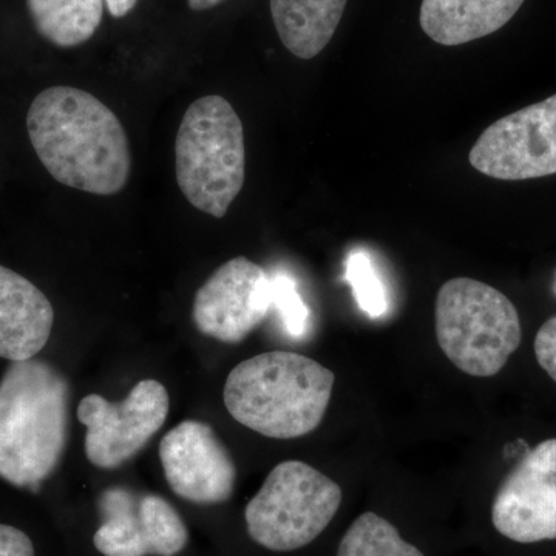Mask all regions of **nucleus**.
I'll list each match as a JSON object with an SVG mask.
<instances>
[{"instance_id":"obj_8","label":"nucleus","mask_w":556,"mask_h":556,"mask_svg":"<svg viewBox=\"0 0 556 556\" xmlns=\"http://www.w3.org/2000/svg\"><path fill=\"white\" fill-rule=\"evenodd\" d=\"M490 178L525 181L556 174V94L497 119L468 155Z\"/></svg>"},{"instance_id":"obj_5","label":"nucleus","mask_w":556,"mask_h":556,"mask_svg":"<svg viewBox=\"0 0 556 556\" xmlns=\"http://www.w3.org/2000/svg\"><path fill=\"white\" fill-rule=\"evenodd\" d=\"M434 325L442 353L475 378L497 375L521 345L517 306L496 288L473 278H452L442 285Z\"/></svg>"},{"instance_id":"obj_19","label":"nucleus","mask_w":556,"mask_h":556,"mask_svg":"<svg viewBox=\"0 0 556 556\" xmlns=\"http://www.w3.org/2000/svg\"><path fill=\"white\" fill-rule=\"evenodd\" d=\"M273 309L277 311L289 338L303 339L311 331V313L300 295L298 283L287 273L270 274Z\"/></svg>"},{"instance_id":"obj_16","label":"nucleus","mask_w":556,"mask_h":556,"mask_svg":"<svg viewBox=\"0 0 556 556\" xmlns=\"http://www.w3.org/2000/svg\"><path fill=\"white\" fill-rule=\"evenodd\" d=\"M105 0H27L36 30L61 49L93 38L100 28Z\"/></svg>"},{"instance_id":"obj_18","label":"nucleus","mask_w":556,"mask_h":556,"mask_svg":"<svg viewBox=\"0 0 556 556\" xmlns=\"http://www.w3.org/2000/svg\"><path fill=\"white\" fill-rule=\"evenodd\" d=\"M345 280L353 289L358 308L371 318L386 316L390 309L387 287L383 285L371 255L365 249H353L348 254Z\"/></svg>"},{"instance_id":"obj_23","label":"nucleus","mask_w":556,"mask_h":556,"mask_svg":"<svg viewBox=\"0 0 556 556\" xmlns=\"http://www.w3.org/2000/svg\"><path fill=\"white\" fill-rule=\"evenodd\" d=\"M188 2L190 10L204 11L214 9V7L219 5V3L225 2V0H188Z\"/></svg>"},{"instance_id":"obj_15","label":"nucleus","mask_w":556,"mask_h":556,"mask_svg":"<svg viewBox=\"0 0 556 556\" xmlns=\"http://www.w3.org/2000/svg\"><path fill=\"white\" fill-rule=\"evenodd\" d=\"M348 0H270L281 43L300 60H313L338 30Z\"/></svg>"},{"instance_id":"obj_9","label":"nucleus","mask_w":556,"mask_h":556,"mask_svg":"<svg viewBox=\"0 0 556 556\" xmlns=\"http://www.w3.org/2000/svg\"><path fill=\"white\" fill-rule=\"evenodd\" d=\"M273 311V278L247 257L219 266L197 291L192 318L206 338L240 343Z\"/></svg>"},{"instance_id":"obj_2","label":"nucleus","mask_w":556,"mask_h":556,"mask_svg":"<svg viewBox=\"0 0 556 556\" xmlns=\"http://www.w3.org/2000/svg\"><path fill=\"white\" fill-rule=\"evenodd\" d=\"M70 386L47 362H11L0 380V478L33 492L60 467L68 442Z\"/></svg>"},{"instance_id":"obj_22","label":"nucleus","mask_w":556,"mask_h":556,"mask_svg":"<svg viewBox=\"0 0 556 556\" xmlns=\"http://www.w3.org/2000/svg\"><path fill=\"white\" fill-rule=\"evenodd\" d=\"M137 3L138 0H105L109 13L116 20L127 16L137 7Z\"/></svg>"},{"instance_id":"obj_24","label":"nucleus","mask_w":556,"mask_h":556,"mask_svg":"<svg viewBox=\"0 0 556 556\" xmlns=\"http://www.w3.org/2000/svg\"><path fill=\"white\" fill-rule=\"evenodd\" d=\"M555 292H556V281H555Z\"/></svg>"},{"instance_id":"obj_6","label":"nucleus","mask_w":556,"mask_h":556,"mask_svg":"<svg viewBox=\"0 0 556 556\" xmlns=\"http://www.w3.org/2000/svg\"><path fill=\"white\" fill-rule=\"evenodd\" d=\"M342 500V489L327 475L302 460H285L249 501L244 510L249 536L268 551H298L321 535Z\"/></svg>"},{"instance_id":"obj_7","label":"nucleus","mask_w":556,"mask_h":556,"mask_svg":"<svg viewBox=\"0 0 556 556\" xmlns=\"http://www.w3.org/2000/svg\"><path fill=\"white\" fill-rule=\"evenodd\" d=\"M170 399L159 380L146 379L123 402L89 394L79 402L78 420L87 428V459L102 470H115L138 455L169 416Z\"/></svg>"},{"instance_id":"obj_20","label":"nucleus","mask_w":556,"mask_h":556,"mask_svg":"<svg viewBox=\"0 0 556 556\" xmlns=\"http://www.w3.org/2000/svg\"><path fill=\"white\" fill-rule=\"evenodd\" d=\"M535 356L540 367L556 383V316L544 321L535 339Z\"/></svg>"},{"instance_id":"obj_17","label":"nucleus","mask_w":556,"mask_h":556,"mask_svg":"<svg viewBox=\"0 0 556 556\" xmlns=\"http://www.w3.org/2000/svg\"><path fill=\"white\" fill-rule=\"evenodd\" d=\"M338 556H426L386 518L365 511L346 530Z\"/></svg>"},{"instance_id":"obj_11","label":"nucleus","mask_w":556,"mask_h":556,"mask_svg":"<svg viewBox=\"0 0 556 556\" xmlns=\"http://www.w3.org/2000/svg\"><path fill=\"white\" fill-rule=\"evenodd\" d=\"M492 522L515 543L556 540V439L541 442L497 489Z\"/></svg>"},{"instance_id":"obj_13","label":"nucleus","mask_w":556,"mask_h":556,"mask_svg":"<svg viewBox=\"0 0 556 556\" xmlns=\"http://www.w3.org/2000/svg\"><path fill=\"white\" fill-rule=\"evenodd\" d=\"M54 324L50 300L36 285L0 265V357L30 361L49 343Z\"/></svg>"},{"instance_id":"obj_12","label":"nucleus","mask_w":556,"mask_h":556,"mask_svg":"<svg viewBox=\"0 0 556 556\" xmlns=\"http://www.w3.org/2000/svg\"><path fill=\"white\" fill-rule=\"evenodd\" d=\"M164 477L175 495L195 504H222L236 489L237 468L207 424L185 420L160 442Z\"/></svg>"},{"instance_id":"obj_21","label":"nucleus","mask_w":556,"mask_h":556,"mask_svg":"<svg viewBox=\"0 0 556 556\" xmlns=\"http://www.w3.org/2000/svg\"><path fill=\"white\" fill-rule=\"evenodd\" d=\"M0 556H35V547L27 533L0 525Z\"/></svg>"},{"instance_id":"obj_3","label":"nucleus","mask_w":556,"mask_h":556,"mask_svg":"<svg viewBox=\"0 0 556 556\" xmlns=\"http://www.w3.org/2000/svg\"><path fill=\"white\" fill-rule=\"evenodd\" d=\"M334 382V372L314 358L270 351L229 372L223 401L229 415L255 433L295 439L320 426Z\"/></svg>"},{"instance_id":"obj_14","label":"nucleus","mask_w":556,"mask_h":556,"mask_svg":"<svg viewBox=\"0 0 556 556\" xmlns=\"http://www.w3.org/2000/svg\"><path fill=\"white\" fill-rule=\"evenodd\" d=\"M522 3L525 0H422L420 27L441 46H463L501 30Z\"/></svg>"},{"instance_id":"obj_1","label":"nucleus","mask_w":556,"mask_h":556,"mask_svg":"<svg viewBox=\"0 0 556 556\" xmlns=\"http://www.w3.org/2000/svg\"><path fill=\"white\" fill-rule=\"evenodd\" d=\"M28 137L51 177L93 195H115L131 172L129 138L118 116L87 91H40L27 115Z\"/></svg>"},{"instance_id":"obj_10","label":"nucleus","mask_w":556,"mask_h":556,"mask_svg":"<svg viewBox=\"0 0 556 556\" xmlns=\"http://www.w3.org/2000/svg\"><path fill=\"white\" fill-rule=\"evenodd\" d=\"M100 510L104 522L93 541L104 556H174L188 544V527L164 497L110 486Z\"/></svg>"},{"instance_id":"obj_4","label":"nucleus","mask_w":556,"mask_h":556,"mask_svg":"<svg viewBox=\"0 0 556 556\" xmlns=\"http://www.w3.org/2000/svg\"><path fill=\"white\" fill-rule=\"evenodd\" d=\"M175 172L193 207L215 218L228 214L247 178L243 123L228 100L208 94L186 110L175 139Z\"/></svg>"}]
</instances>
